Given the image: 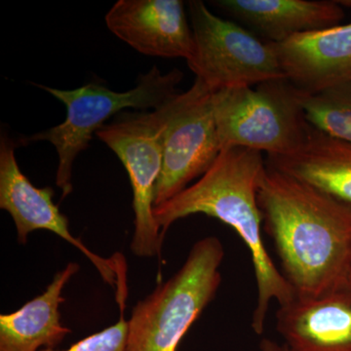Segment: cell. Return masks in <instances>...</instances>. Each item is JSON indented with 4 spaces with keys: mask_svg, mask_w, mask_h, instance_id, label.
I'll return each mask as SVG.
<instances>
[{
    "mask_svg": "<svg viewBox=\"0 0 351 351\" xmlns=\"http://www.w3.org/2000/svg\"><path fill=\"white\" fill-rule=\"evenodd\" d=\"M106 24L147 56L188 61L193 54V31L181 0H119L106 15Z\"/></svg>",
    "mask_w": 351,
    "mask_h": 351,
    "instance_id": "30bf717a",
    "label": "cell"
},
{
    "mask_svg": "<svg viewBox=\"0 0 351 351\" xmlns=\"http://www.w3.org/2000/svg\"><path fill=\"white\" fill-rule=\"evenodd\" d=\"M225 248L215 237L198 240L181 269L134 306L125 351H178L213 301L221 282Z\"/></svg>",
    "mask_w": 351,
    "mask_h": 351,
    "instance_id": "3957f363",
    "label": "cell"
},
{
    "mask_svg": "<svg viewBox=\"0 0 351 351\" xmlns=\"http://www.w3.org/2000/svg\"><path fill=\"white\" fill-rule=\"evenodd\" d=\"M276 330L289 351H351V287L279 306Z\"/></svg>",
    "mask_w": 351,
    "mask_h": 351,
    "instance_id": "7c38bea8",
    "label": "cell"
},
{
    "mask_svg": "<svg viewBox=\"0 0 351 351\" xmlns=\"http://www.w3.org/2000/svg\"><path fill=\"white\" fill-rule=\"evenodd\" d=\"M258 348H260V351H289L283 343L269 338H263L260 341Z\"/></svg>",
    "mask_w": 351,
    "mask_h": 351,
    "instance_id": "ac0fdd59",
    "label": "cell"
},
{
    "mask_svg": "<svg viewBox=\"0 0 351 351\" xmlns=\"http://www.w3.org/2000/svg\"><path fill=\"white\" fill-rule=\"evenodd\" d=\"M213 106L221 151L244 147L269 156H290L306 144L313 129L302 92L287 78L219 90Z\"/></svg>",
    "mask_w": 351,
    "mask_h": 351,
    "instance_id": "5b68a950",
    "label": "cell"
},
{
    "mask_svg": "<svg viewBox=\"0 0 351 351\" xmlns=\"http://www.w3.org/2000/svg\"><path fill=\"white\" fill-rule=\"evenodd\" d=\"M213 3L274 43L336 27L345 18L339 1L219 0Z\"/></svg>",
    "mask_w": 351,
    "mask_h": 351,
    "instance_id": "4fadbf2b",
    "label": "cell"
},
{
    "mask_svg": "<svg viewBox=\"0 0 351 351\" xmlns=\"http://www.w3.org/2000/svg\"><path fill=\"white\" fill-rule=\"evenodd\" d=\"M80 265L69 263L58 271L43 294L8 314L0 315V351L55 350L71 331L61 322L63 291Z\"/></svg>",
    "mask_w": 351,
    "mask_h": 351,
    "instance_id": "5bb4252c",
    "label": "cell"
},
{
    "mask_svg": "<svg viewBox=\"0 0 351 351\" xmlns=\"http://www.w3.org/2000/svg\"><path fill=\"white\" fill-rule=\"evenodd\" d=\"M302 107L313 128L351 143V82L314 94L302 93Z\"/></svg>",
    "mask_w": 351,
    "mask_h": 351,
    "instance_id": "2e32d148",
    "label": "cell"
},
{
    "mask_svg": "<svg viewBox=\"0 0 351 351\" xmlns=\"http://www.w3.org/2000/svg\"><path fill=\"white\" fill-rule=\"evenodd\" d=\"M119 318L110 327L80 339L66 350H45L43 351H125L128 323L124 315L127 291L117 293Z\"/></svg>",
    "mask_w": 351,
    "mask_h": 351,
    "instance_id": "e0dca14e",
    "label": "cell"
},
{
    "mask_svg": "<svg viewBox=\"0 0 351 351\" xmlns=\"http://www.w3.org/2000/svg\"><path fill=\"white\" fill-rule=\"evenodd\" d=\"M267 163L351 206V143L313 128L301 149L290 156H269Z\"/></svg>",
    "mask_w": 351,
    "mask_h": 351,
    "instance_id": "9a60e30c",
    "label": "cell"
},
{
    "mask_svg": "<svg viewBox=\"0 0 351 351\" xmlns=\"http://www.w3.org/2000/svg\"><path fill=\"white\" fill-rule=\"evenodd\" d=\"M16 145L6 133L0 138V208L10 214L17 230L20 244H25L29 235L36 230H48L69 242L90 261L103 280L119 286L121 257L105 258L97 255L76 239L69 230V219L54 203V189L34 186L20 169L15 156Z\"/></svg>",
    "mask_w": 351,
    "mask_h": 351,
    "instance_id": "9c48e42d",
    "label": "cell"
},
{
    "mask_svg": "<svg viewBox=\"0 0 351 351\" xmlns=\"http://www.w3.org/2000/svg\"><path fill=\"white\" fill-rule=\"evenodd\" d=\"M271 43L284 75L302 93L351 82V23Z\"/></svg>",
    "mask_w": 351,
    "mask_h": 351,
    "instance_id": "8fae6325",
    "label": "cell"
},
{
    "mask_svg": "<svg viewBox=\"0 0 351 351\" xmlns=\"http://www.w3.org/2000/svg\"><path fill=\"white\" fill-rule=\"evenodd\" d=\"M350 287H351V274H350Z\"/></svg>",
    "mask_w": 351,
    "mask_h": 351,
    "instance_id": "d6986e66",
    "label": "cell"
},
{
    "mask_svg": "<svg viewBox=\"0 0 351 351\" xmlns=\"http://www.w3.org/2000/svg\"><path fill=\"white\" fill-rule=\"evenodd\" d=\"M193 54L188 66L213 92L253 87L286 78L274 46L253 32L215 15L201 0L189 2Z\"/></svg>",
    "mask_w": 351,
    "mask_h": 351,
    "instance_id": "8992f818",
    "label": "cell"
},
{
    "mask_svg": "<svg viewBox=\"0 0 351 351\" xmlns=\"http://www.w3.org/2000/svg\"><path fill=\"white\" fill-rule=\"evenodd\" d=\"M160 108L145 112H123L106 124L96 136L120 159L133 191L135 230L131 251L140 258L161 252L164 235L154 216L156 191L163 164V131Z\"/></svg>",
    "mask_w": 351,
    "mask_h": 351,
    "instance_id": "52a82bcc",
    "label": "cell"
},
{
    "mask_svg": "<svg viewBox=\"0 0 351 351\" xmlns=\"http://www.w3.org/2000/svg\"><path fill=\"white\" fill-rule=\"evenodd\" d=\"M214 92L195 80L193 86L160 107L163 164L154 207L170 200L202 177L221 152L213 106Z\"/></svg>",
    "mask_w": 351,
    "mask_h": 351,
    "instance_id": "ba28073f",
    "label": "cell"
},
{
    "mask_svg": "<svg viewBox=\"0 0 351 351\" xmlns=\"http://www.w3.org/2000/svg\"><path fill=\"white\" fill-rule=\"evenodd\" d=\"M263 228L298 297L350 286L351 206L267 166L258 193Z\"/></svg>",
    "mask_w": 351,
    "mask_h": 351,
    "instance_id": "6da1fadb",
    "label": "cell"
},
{
    "mask_svg": "<svg viewBox=\"0 0 351 351\" xmlns=\"http://www.w3.org/2000/svg\"><path fill=\"white\" fill-rule=\"evenodd\" d=\"M182 78L180 69L164 73L154 66L149 73L138 76L137 85L126 92L112 91L99 82L73 90L34 84L64 104L66 117L59 125L23 138V144L46 141L54 145L59 158L56 184L64 199L73 191L71 177L76 157L89 147L94 134L106 125V121L125 108L154 110L162 107L179 94L177 86Z\"/></svg>",
    "mask_w": 351,
    "mask_h": 351,
    "instance_id": "277c9868",
    "label": "cell"
},
{
    "mask_svg": "<svg viewBox=\"0 0 351 351\" xmlns=\"http://www.w3.org/2000/svg\"><path fill=\"white\" fill-rule=\"evenodd\" d=\"M267 169L262 152L244 147L223 149L197 182L154 209L163 235L175 221L196 214L219 219L239 234L250 253L257 285L251 326L258 336L265 332L270 304L283 306L295 298L263 241L258 193Z\"/></svg>",
    "mask_w": 351,
    "mask_h": 351,
    "instance_id": "7a4b0ae2",
    "label": "cell"
}]
</instances>
